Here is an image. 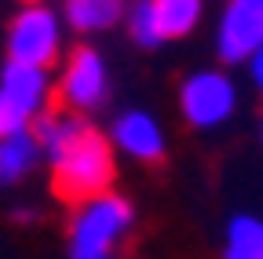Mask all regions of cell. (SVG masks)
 <instances>
[{"instance_id":"1","label":"cell","mask_w":263,"mask_h":259,"mask_svg":"<svg viewBox=\"0 0 263 259\" xmlns=\"http://www.w3.org/2000/svg\"><path fill=\"white\" fill-rule=\"evenodd\" d=\"M41 153L51 165V183L62 197L88 201L110 193L114 183V143L81 117V113H44L33 124Z\"/></svg>"},{"instance_id":"15","label":"cell","mask_w":263,"mask_h":259,"mask_svg":"<svg viewBox=\"0 0 263 259\" xmlns=\"http://www.w3.org/2000/svg\"><path fill=\"white\" fill-rule=\"evenodd\" d=\"M230 4H249V8H263V0H230Z\"/></svg>"},{"instance_id":"7","label":"cell","mask_w":263,"mask_h":259,"mask_svg":"<svg viewBox=\"0 0 263 259\" xmlns=\"http://www.w3.org/2000/svg\"><path fill=\"white\" fill-rule=\"evenodd\" d=\"M263 48V8L230 4L216 26V51L223 62H249Z\"/></svg>"},{"instance_id":"4","label":"cell","mask_w":263,"mask_h":259,"mask_svg":"<svg viewBox=\"0 0 263 259\" xmlns=\"http://www.w3.org/2000/svg\"><path fill=\"white\" fill-rule=\"evenodd\" d=\"M62 51V26L59 15L51 8H44L41 0L37 4H26L11 26H8V62H22V66H41L48 70L51 62Z\"/></svg>"},{"instance_id":"17","label":"cell","mask_w":263,"mask_h":259,"mask_svg":"<svg viewBox=\"0 0 263 259\" xmlns=\"http://www.w3.org/2000/svg\"><path fill=\"white\" fill-rule=\"evenodd\" d=\"M26 4H37V0H26Z\"/></svg>"},{"instance_id":"9","label":"cell","mask_w":263,"mask_h":259,"mask_svg":"<svg viewBox=\"0 0 263 259\" xmlns=\"http://www.w3.org/2000/svg\"><path fill=\"white\" fill-rule=\"evenodd\" d=\"M37 157H41V143H37V135H33V128H29V132L4 135V139H0V186L22 183L33 172Z\"/></svg>"},{"instance_id":"12","label":"cell","mask_w":263,"mask_h":259,"mask_svg":"<svg viewBox=\"0 0 263 259\" xmlns=\"http://www.w3.org/2000/svg\"><path fill=\"white\" fill-rule=\"evenodd\" d=\"M154 11H157V22L164 29V41L168 37H186L190 29L201 22V0H150Z\"/></svg>"},{"instance_id":"2","label":"cell","mask_w":263,"mask_h":259,"mask_svg":"<svg viewBox=\"0 0 263 259\" xmlns=\"http://www.w3.org/2000/svg\"><path fill=\"white\" fill-rule=\"evenodd\" d=\"M132 205L117 193H99L77 205L70 223V259H114L132 230Z\"/></svg>"},{"instance_id":"13","label":"cell","mask_w":263,"mask_h":259,"mask_svg":"<svg viewBox=\"0 0 263 259\" xmlns=\"http://www.w3.org/2000/svg\"><path fill=\"white\" fill-rule=\"evenodd\" d=\"M128 33L139 48H157L164 41V29L157 22V11L150 0H136V4L128 8Z\"/></svg>"},{"instance_id":"8","label":"cell","mask_w":263,"mask_h":259,"mask_svg":"<svg viewBox=\"0 0 263 259\" xmlns=\"http://www.w3.org/2000/svg\"><path fill=\"white\" fill-rule=\"evenodd\" d=\"M110 143L124 153V157H132V161H143V165H154V161H161L164 157V128L157 124V117L154 113H146V110H128V113H121L117 121H114V128H110Z\"/></svg>"},{"instance_id":"3","label":"cell","mask_w":263,"mask_h":259,"mask_svg":"<svg viewBox=\"0 0 263 259\" xmlns=\"http://www.w3.org/2000/svg\"><path fill=\"white\" fill-rule=\"evenodd\" d=\"M48 99H51L48 70L8 62L0 70V139L15 132H29L44 117Z\"/></svg>"},{"instance_id":"11","label":"cell","mask_w":263,"mask_h":259,"mask_svg":"<svg viewBox=\"0 0 263 259\" xmlns=\"http://www.w3.org/2000/svg\"><path fill=\"white\" fill-rule=\"evenodd\" d=\"M223 259H263V219L259 215H234L223 234Z\"/></svg>"},{"instance_id":"14","label":"cell","mask_w":263,"mask_h":259,"mask_svg":"<svg viewBox=\"0 0 263 259\" xmlns=\"http://www.w3.org/2000/svg\"><path fill=\"white\" fill-rule=\"evenodd\" d=\"M249 73H252V84L263 91V48H259V51L249 58Z\"/></svg>"},{"instance_id":"10","label":"cell","mask_w":263,"mask_h":259,"mask_svg":"<svg viewBox=\"0 0 263 259\" xmlns=\"http://www.w3.org/2000/svg\"><path fill=\"white\" fill-rule=\"evenodd\" d=\"M124 15V0H62V18L77 33H103Z\"/></svg>"},{"instance_id":"6","label":"cell","mask_w":263,"mask_h":259,"mask_svg":"<svg viewBox=\"0 0 263 259\" xmlns=\"http://www.w3.org/2000/svg\"><path fill=\"white\" fill-rule=\"evenodd\" d=\"M110 95V70L99 51L91 48H77L70 55L59 81V99L70 113H91L106 103Z\"/></svg>"},{"instance_id":"5","label":"cell","mask_w":263,"mask_h":259,"mask_svg":"<svg viewBox=\"0 0 263 259\" xmlns=\"http://www.w3.org/2000/svg\"><path fill=\"white\" fill-rule=\"evenodd\" d=\"M179 110L190 128L197 132H212L227 124L238 110V88L227 73L219 70H197L183 81L179 88Z\"/></svg>"},{"instance_id":"16","label":"cell","mask_w":263,"mask_h":259,"mask_svg":"<svg viewBox=\"0 0 263 259\" xmlns=\"http://www.w3.org/2000/svg\"><path fill=\"white\" fill-rule=\"evenodd\" d=\"M259 143H263V121H259Z\"/></svg>"}]
</instances>
